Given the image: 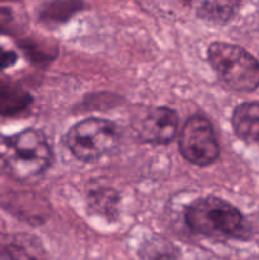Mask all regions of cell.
<instances>
[{
	"label": "cell",
	"mask_w": 259,
	"mask_h": 260,
	"mask_svg": "<svg viewBox=\"0 0 259 260\" xmlns=\"http://www.w3.org/2000/svg\"><path fill=\"white\" fill-rule=\"evenodd\" d=\"M178 113L168 107H142L132 119V128L142 142L167 145L175 139Z\"/></svg>",
	"instance_id": "obj_6"
},
{
	"label": "cell",
	"mask_w": 259,
	"mask_h": 260,
	"mask_svg": "<svg viewBox=\"0 0 259 260\" xmlns=\"http://www.w3.org/2000/svg\"><path fill=\"white\" fill-rule=\"evenodd\" d=\"M178 146L180 155L198 167L213 164L220 157V144L212 123L201 114L187 119L180 131Z\"/></svg>",
	"instance_id": "obj_5"
},
{
	"label": "cell",
	"mask_w": 259,
	"mask_h": 260,
	"mask_svg": "<svg viewBox=\"0 0 259 260\" xmlns=\"http://www.w3.org/2000/svg\"><path fill=\"white\" fill-rule=\"evenodd\" d=\"M238 2H203L197 8V17L213 24L230 22L240 8Z\"/></svg>",
	"instance_id": "obj_11"
},
{
	"label": "cell",
	"mask_w": 259,
	"mask_h": 260,
	"mask_svg": "<svg viewBox=\"0 0 259 260\" xmlns=\"http://www.w3.org/2000/svg\"><path fill=\"white\" fill-rule=\"evenodd\" d=\"M32 103V96L18 83L0 75V116H13L24 111Z\"/></svg>",
	"instance_id": "obj_9"
},
{
	"label": "cell",
	"mask_w": 259,
	"mask_h": 260,
	"mask_svg": "<svg viewBox=\"0 0 259 260\" xmlns=\"http://www.w3.org/2000/svg\"><path fill=\"white\" fill-rule=\"evenodd\" d=\"M141 260H180V250L167 238L152 235L139 249Z\"/></svg>",
	"instance_id": "obj_10"
},
{
	"label": "cell",
	"mask_w": 259,
	"mask_h": 260,
	"mask_svg": "<svg viewBox=\"0 0 259 260\" xmlns=\"http://www.w3.org/2000/svg\"><path fill=\"white\" fill-rule=\"evenodd\" d=\"M53 151L42 131L27 128L0 135V174L17 182L37 179L51 167Z\"/></svg>",
	"instance_id": "obj_1"
},
{
	"label": "cell",
	"mask_w": 259,
	"mask_h": 260,
	"mask_svg": "<svg viewBox=\"0 0 259 260\" xmlns=\"http://www.w3.org/2000/svg\"><path fill=\"white\" fill-rule=\"evenodd\" d=\"M3 260H47L40 240L28 234H15L0 244Z\"/></svg>",
	"instance_id": "obj_7"
},
{
	"label": "cell",
	"mask_w": 259,
	"mask_h": 260,
	"mask_svg": "<svg viewBox=\"0 0 259 260\" xmlns=\"http://www.w3.org/2000/svg\"><path fill=\"white\" fill-rule=\"evenodd\" d=\"M119 196L111 188L98 187L88 193V205L91 211L102 215L107 220H112L117 215Z\"/></svg>",
	"instance_id": "obj_12"
},
{
	"label": "cell",
	"mask_w": 259,
	"mask_h": 260,
	"mask_svg": "<svg viewBox=\"0 0 259 260\" xmlns=\"http://www.w3.org/2000/svg\"><path fill=\"white\" fill-rule=\"evenodd\" d=\"M18 60V55L12 50H7L4 47H0V71L4 69L10 68L14 65Z\"/></svg>",
	"instance_id": "obj_13"
},
{
	"label": "cell",
	"mask_w": 259,
	"mask_h": 260,
	"mask_svg": "<svg viewBox=\"0 0 259 260\" xmlns=\"http://www.w3.org/2000/svg\"><path fill=\"white\" fill-rule=\"evenodd\" d=\"M231 126L236 136L249 144H259V102H245L235 107Z\"/></svg>",
	"instance_id": "obj_8"
},
{
	"label": "cell",
	"mask_w": 259,
	"mask_h": 260,
	"mask_svg": "<svg viewBox=\"0 0 259 260\" xmlns=\"http://www.w3.org/2000/svg\"><path fill=\"white\" fill-rule=\"evenodd\" d=\"M207 57L226 88L238 93H253L259 88V60L245 48L228 42H212Z\"/></svg>",
	"instance_id": "obj_3"
},
{
	"label": "cell",
	"mask_w": 259,
	"mask_h": 260,
	"mask_svg": "<svg viewBox=\"0 0 259 260\" xmlns=\"http://www.w3.org/2000/svg\"><path fill=\"white\" fill-rule=\"evenodd\" d=\"M184 221L196 234L213 239L246 241L251 230L243 213L228 201L216 196L193 201L184 212Z\"/></svg>",
	"instance_id": "obj_2"
},
{
	"label": "cell",
	"mask_w": 259,
	"mask_h": 260,
	"mask_svg": "<svg viewBox=\"0 0 259 260\" xmlns=\"http://www.w3.org/2000/svg\"><path fill=\"white\" fill-rule=\"evenodd\" d=\"M119 142L118 126L98 117L78 122L63 136V144L69 151L84 162H93L107 156L118 147Z\"/></svg>",
	"instance_id": "obj_4"
}]
</instances>
